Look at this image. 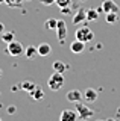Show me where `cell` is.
I'll return each instance as SVG.
<instances>
[{"mask_svg":"<svg viewBox=\"0 0 120 121\" xmlns=\"http://www.w3.org/2000/svg\"><path fill=\"white\" fill-rule=\"evenodd\" d=\"M74 36H76V39H79V41L90 43V41H93V38H94V33H93V30L88 27V24H82V26H79V27L76 29Z\"/></svg>","mask_w":120,"mask_h":121,"instance_id":"cell-1","label":"cell"},{"mask_svg":"<svg viewBox=\"0 0 120 121\" xmlns=\"http://www.w3.org/2000/svg\"><path fill=\"white\" fill-rule=\"evenodd\" d=\"M0 121H2V118H0Z\"/></svg>","mask_w":120,"mask_h":121,"instance_id":"cell-31","label":"cell"},{"mask_svg":"<svg viewBox=\"0 0 120 121\" xmlns=\"http://www.w3.org/2000/svg\"><path fill=\"white\" fill-rule=\"evenodd\" d=\"M87 21V9H78V12L72 17L73 24H82Z\"/></svg>","mask_w":120,"mask_h":121,"instance_id":"cell-9","label":"cell"},{"mask_svg":"<svg viewBox=\"0 0 120 121\" xmlns=\"http://www.w3.org/2000/svg\"><path fill=\"white\" fill-rule=\"evenodd\" d=\"M15 111H17V108H15V106H9V108H8V113H9V115L15 113Z\"/></svg>","mask_w":120,"mask_h":121,"instance_id":"cell-25","label":"cell"},{"mask_svg":"<svg viewBox=\"0 0 120 121\" xmlns=\"http://www.w3.org/2000/svg\"><path fill=\"white\" fill-rule=\"evenodd\" d=\"M56 5L59 8H65V6H70V0H56Z\"/></svg>","mask_w":120,"mask_h":121,"instance_id":"cell-22","label":"cell"},{"mask_svg":"<svg viewBox=\"0 0 120 121\" xmlns=\"http://www.w3.org/2000/svg\"><path fill=\"white\" fill-rule=\"evenodd\" d=\"M84 100L87 101V103H93V101H97V91H96V89H93V88L85 89Z\"/></svg>","mask_w":120,"mask_h":121,"instance_id":"cell-10","label":"cell"},{"mask_svg":"<svg viewBox=\"0 0 120 121\" xmlns=\"http://www.w3.org/2000/svg\"><path fill=\"white\" fill-rule=\"evenodd\" d=\"M20 88H21V89H24L26 92H32V91L37 88V83H35V82H32V80H24V82H21V83H20Z\"/></svg>","mask_w":120,"mask_h":121,"instance_id":"cell-13","label":"cell"},{"mask_svg":"<svg viewBox=\"0 0 120 121\" xmlns=\"http://www.w3.org/2000/svg\"><path fill=\"white\" fill-rule=\"evenodd\" d=\"M65 97L70 103H78V101H81L82 98H84V94H82L79 89H70Z\"/></svg>","mask_w":120,"mask_h":121,"instance_id":"cell-8","label":"cell"},{"mask_svg":"<svg viewBox=\"0 0 120 121\" xmlns=\"http://www.w3.org/2000/svg\"><path fill=\"white\" fill-rule=\"evenodd\" d=\"M52 68H53V71H58V73H64L67 68H69V65H67V64H64L62 60H55L53 65H52Z\"/></svg>","mask_w":120,"mask_h":121,"instance_id":"cell-14","label":"cell"},{"mask_svg":"<svg viewBox=\"0 0 120 121\" xmlns=\"http://www.w3.org/2000/svg\"><path fill=\"white\" fill-rule=\"evenodd\" d=\"M105 20H106L108 24H115L119 21V14L117 12H108L105 15Z\"/></svg>","mask_w":120,"mask_h":121,"instance_id":"cell-16","label":"cell"},{"mask_svg":"<svg viewBox=\"0 0 120 121\" xmlns=\"http://www.w3.org/2000/svg\"><path fill=\"white\" fill-rule=\"evenodd\" d=\"M2 3H5V0H0V5H2Z\"/></svg>","mask_w":120,"mask_h":121,"instance_id":"cell-28","label":"cell"},{"mask_svg":"<svg viewBox=\"0 0 120 121\" xmlns=\"http://www.w3.org/2000/svg\"><path fill=\"white\" fill-rule=\"evenodd\" d=\"M99 18V12H97V9H93V8H90L87 9V21H94Z\"/></svg>","mask_w":120,"mask_h":121,"instance_id":"cell-18","label":"cell"},{"mask_svg":"<svg viewBox=\"0 0 120 121\" xmlns=\"http://www.w3.org/2000/svg\"><path fill=\"white\" fill-rule=\"evenodd\" d=\"M56 36H58L59 43H64L65 36H67V24L64 20H58V24H56Z\"/></svg>","mask_w":120,"mask_h":121,"instance_id":"cell-6","label":"cell"},{"mask_svg":"<svg viewBox=\"0 0 120 121\" xmlns=\"http://www.w3.org/2000/svg\"><path fill=\"white\" fill-rule=\"evenodd\" d=\"M74 111L78 112V117L82 120H88V118H91L93 117V109H90L88 106H85V104H82L81 101H78V103H74Z\"/></svg>","mask_w":120,"mask_h":121,"instance_id":"cell-3","label":"cell"},{"mask_svg":"<svg viewBox=\"0 0 120 121\" xmlns=\"http://www.w3.org/2000/svg\"><path fill=\"white\" fill-rule=\"evenodd\" d=\"M24 55L28 59H32L33 56L38 55V52H37V47H33V45H28V47L24 48Z\"/></svg>","mask_w":120,"mask_h":121,"instance_id":"cell-17","label":"cell"},{"mask_svg":"<svg viewBox=\"0 0 120 121\" xmlns=\"http://www.w3.org/2000/svg\"><path fill=\"white\" fill-rule=\"evenodd\" d=\"M64 74L62 73H58V71H55L53 74L49 77V80H47V85H49V88H50L52 91H59L64 86Z\"/></svg>","mask_w":120,"mask_h":121,"instance_id":"cell-2","label":"cell"},{"mask_svg":"<svg viewBox=\"0 0 120 121\" xmlns=\"http://www.w3.org/2000/svg\"><path fill=\"white\" fill-rule=\"evenodd\" d=\"M41 3H43L44 6H50V5H53V3H56V0H40Z\"/></svg>","mask_w":120,"mask_h":121,"instance_id":"cell-23","label":"cell"},{"mask_svg":"<svg viewBox=\"0 0 120 121\" xmlns=\"http://www.w3.org/2000/svg\"><path fill=\"white\" fill-rule=\"evenodd\" d=\"M78 112L74 109H65L59 115V121H78Z\"/></svg>","mask_w":120,"mask_h":121,"instance_id":"cell-7","label":"cell"},{"mask_svg":"<svg viewBox=\"0 0 120 121\" xmlns=\"http://www.w3.org/2000/svg\"><path fill=\"white\" fill-rule=\"evenodd\" d=\"M81 2H85V0H81Z\"/></svg>","mask_w":120,"mask_h":121,"instance_id":"cell-29","label":"cell"},{"mask_svg":"<svg viewBox=\"0 0 120 121\" xmlns=\"http://www.w3.org/2000/svg\"><path fill=\"white\" fill-rule=\"evenodd\" d=\"M3 32H5V24H3V23H0V35H2Z\"/></svg>","mask_w":120,"mask_h":121,"instance_id":"cell-26","label":"cell"},{"mask_svg":"<svg viewBox=\"0 0 120 121\" xmlns=\"http://www.w3.org/2000/svg\"><path fill=\"white\" fill-rule=\"evenodd\" d=\"M70 50H72V53H82L85 50V43L84 41H79V39L73 41L70 44Z\"/></svg>","mask_w":120,"mask_h":121,"instance_id":"cell-11","label":"cell"},{"mask_svg":"<svg viewBox=\"0 0 120 121\" xmlns=\"http://www.w3.org/2000/svg\"><path fill=\"white\" fill-rule=\"evenodd\" d=\"M29 94H31V95H32V98H33V100H41V98L44 97V91L41 89L40 86H37V88L33 89L32 92H29Z\"/></svg>","mask_w":120,"mask_h":121,"instance_id":"cell-19","label":"cell"},{"mask_svg":"<svg viewBox=\"0 0 120 121\" xmlns=\"http://www.w3.org/2000/svg\"><path fill=\"white\" fill-rule=\"evenodd\" d=\"M23 2H24V0H5V3H6L9 8H18Z\"/></svg>","mask_w":120,"mask_h":121,"instance_id":"cell-21","label":"cell"},{"mask_svg":"<svg viewBox=\"0 0 120 121\" xmlns=\"http://www.w3.org/2000/svg\"><path fill=\"white\" fill-rule=\"evenodd\" d=\"M99 11H103L105 14H108V12H117L119 14L120 8H119V5L114 2V0H103Z\"/></svg>","mask_w":120,"mask_h":121,"instance_id":"cell-5","label":"cell"},{"mask_svg":"<svg viewBox=\"0 0 120 121\" xmlns=\"http://www.w3.org/2000/svg\"><path fill=\"white\" fill-rule=\"evenodd\" d=\"M56 24H58L56 18H47L46 23H44V27L49 29V30H56Z\"/></svg>","mask_w":120,"mask_h":121,"instance_id":"cell-20","label":"cell"},{"mask_svg":"<svg viewBox=\"0 0 120 121\" xmlns=\"http://www.w3.org/2000/svg\"><path fill=\"white\" fill-rule=\"evenodd\" d=\"M37 52H38L40 56H49L52 53V47L49 43H41L38 47H37Z\"/></svg>","mask_w":120,"mask_h":121,"instance_id":"cell-12","label":"cell"},{"mask_svg":"<svg viewBox=\"0 0 120 121\" xmlns=\"http://www.w3.org/2000/svg\"><path fill=\"white\" fill-rule=\"evenodd\" d=\"M2 73H3V71H2V68H0V77H2Z\"/></svg>","mask_w":120,"mask_h":121,"instance_id":"cell-27","label":"cell"},{"mask_svg":"<svg viewBox=\"0 0 120 121\" xmlns=\"http://www.w3.org/2000/svg\"><path fill=\"white\" fill-rule=\"evenodd\" d=\"M14 36H15V33H14L12 30H9V32H3L2 33V35H0V39H2L5 44H9L11 41H14Z\"/></svg>","mask_w":120,"mask_h":121,"instance_id":"cell-15","label":"cell"},{"mask_svg":"<svg viewBox=\"0 0 120 121\" xmlns=\"http://www.w3.org/2000/svg\"><path fill=\"white\" fill-rule=\"evenodd\" d=\"M8 45V55H11V56H20V55H23L24 53V45L20 43V41H11L9 44H6Z\"/></svg>","mask_w":120,"mask_h":121,"instance_id":"cell-4","label":"cell"},{"mask_svg":"<svg viewBox=\"0 0 120 121\" xmlns=\"http://www.w3.org/2000/svg\"><path fill=\"white\" fill-rule=\"evenodd\" d=\"M26 2H29V0H26Z\"/></svg>","mask_w":120,"mask_h":121,"instance_id":"cell-30","label":"cell"},{"mask_svg":"<svg viewBox=\"0 0 120 121\" xmlns=\"http://www.w3.org/2000/svg\"><path fill=\"white\" fill-rule=\"evenodd\" d=\"M61 12L64 15H69L70 14V6H65V8H61Z\"/></svg>","mask_w":120,"mask_h":121,"instance_id":"cell-24","label":"cell"}]
</instances>
